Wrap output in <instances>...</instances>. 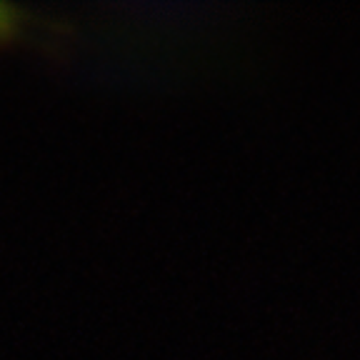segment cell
Listing matches in <instances>:
<instances>
[{
	"mask_svg": "<svg viewBox=\"0 0 360 360\" xmlns=\"http://www.w3.org/2000/svg\"><path fill=\"white\" fill-rule=\"evenodd\" d=\"M8 22H13V13L8 11L6 6H0V28H3V25H8Z\"/></svg>",
	"mask_w": 360,
	"mask_h": 360,
	"instance_id": "6da1fadb",
	"label": "cell"
}]
</instances>
